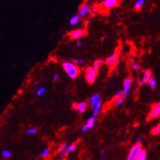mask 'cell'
<instances>
[{
    "label": "cell",
    "instance_id": "1",
    "mask_svg": "<svg viewBox=\"0 0 160 160\" xmlns=\"http://www.w3.org/2000/svg\"><path fill=\"white\" fill-rule=\"evenodd\" d=\"M63 68L70 79H74L79 75L80 69L79 66L72 62H64L63 63Z\"/></svg>",
    "mask_w": 160,
    "mask_h": 160
},
{
    "label": "cell",
    "instance_id": "2",
    "mask_svg": "<svg viewBox=\"0 0 160 160\" xmlns=\"http://www.w3.org/2000/svg\"><path fill=\"white\" fill-rule=\"evenodd\" d=\"M98 76V70L94 67H87L85 70V79L89 84H93Z\"/></svg>",
    "mask_w": 160,
    "mask_h": 160
},
{
    "label": "cell",
    "instance_id": "3",
    "mask_svg": "<svg viewBox=\"0 0 160 160\" xmlns=\"http://www.w3.org/2000/svg\"><path fill=\"white\" fill-rule=\"evenodd\" d=\"M119 55H120V48H117L115 51L114 52V54L112 55H110L107 58L106 61H105V63L107 64L108 67L110 68H114L115 67V65L118 63L119 61Z\"/></svg>",
    "mask_w": 160,
    "mask_h": 160
},
{
    "label": "cell",
    "instance_id": "4",
    "mask_svg": "<svg viewBox=\"0 0 160 160\" xmlns=\"http://www.w3.org/2000/svg\"><path fill=\"white\" fill-rule=\"evenodd\" d=\"M160 116V103H154L151 105L150 110L147 115V121L154 119Z\"/></svg>",
    "mask_w": 160,
    "mask_h": 160
},
{
    "label": "cell",
    "instance_id": "5",
    "mask_svg": "<svg viewBox=\"0 0 160 160\" xmlns=\"http://www.w3.org/2000/svg\"><path fill=\"white\" fill-rule=\"evenodd\" d=\"M143 149V146H142V143H136L134 145L133 147L130 148V151H129V154L127 155V160H134L135 158L138 155V154L139 153L140 151Z\"/></svg>",
    "mask_w": 160,
    "mask_h": 160
},
{
    "label": "cell",
    "instance_id": "6",
    "mask_svg": "<svg viewBox=\"0 0 160 160\" xmlns=\"http://www.w3.org/2000/svg\"><path fill=\"white\" fill-rule=\"evenodd\" d=\"M87 34V30L84 29H76L72 30L70 33V38L71 39H80V38L85 36Z\"/></svg>",
    "mask_w": 160,
    "mask_h": 160
},
{
    "label": "cell",
    "instance_id": "7",
    "mask_svg": "<svg viewBox=\"0 0 160 160\" xmlns=\"http://www.w3.org/2000/svg\"><path fill=\"white\" fill-rule=\"evenodd\" d=\"M152 77V72L150 70H145L142 74V76L140 77L139 80V84L140 86H143L144 84L148 83L149 80Z\"/></svg>",
    "mask_w": 160,
    "mask_h": 160
},
{
    "label": "cell",
    "instance_id": "8",
    "mask_svg": "<svg viewBox=\"0 0 160 160\" xmlns=\"http://www.w3.org/2000/svg\"><path fill=\"white\" fill-rule=\"evenodd\" d=\"M95 121H96V117L92 116L90 117L88 120H87V123L84 125L83 127H82V129H81V132L82 133H85V132H87L88 130H90V129H92L94 126V124H95Z\"/></svg>",
    "mask_w": 160,
    "mask_h": 160
},
{
    "label": "cell",
    "instance_id": "9",
    "mask_svg": "<svg viewBox=\"0 0 160 160\" xmlns=\"http://www.w3.org/2000/svg\"><path fill=\"white\" fill-rule=\"evenodd\" d=\"M131 84H132V79L130 77H127L124 79L123 90V94L124 97H127L130 94Z\"/></svg>",
    "mask_w": 160,
    "mask_h": 160
},
{
    "label": "cell",
    "instance_id": "10",
    "mask_svg": "<svg viewBox=\"0 0 160 160\" xmlns=\"http://www.w3.org/2000/svg\"><path fill=\"white\" fill-rule=\"evenodd\" d=\"M90 9V5L88 3H85L82 4L81 7H79V14L78 15L80 18H83L87 15V14L89 13V10Z\"/></svg>",
    "mask_w": 160,
    "mask_h": 160
},
{
    "label": "cell",
    "instance_id": "11",
    "mask_svg": "<svg viewBox=\"0 0 160 160\" xmlns=\"http://www.w3.org/2000/svg\"><path fill=\"white\" fill-rule=\"evenodd\" d=\"M120 0H103V4L107 9H112L119 6Z\"/></svg>",
    "mask_w": 160,
    "mask_h": 160
},
{
    "label": "cell",
    "instance_id": "12",
    "mask_svg": "<svg viewBox=\"0 0 160 160\" xmlns=\"http://www.w3.org/2000/svg\"><path fill=\"white\" fill-rule=\"evenodd\" d=\"M100 94H94L93 96L90 97V106L92 108H94V107H95L97 105V103H99L100 101Z\"/></svg>",
    "mask_w": 160,
    "mask_h": 160
},
{
    "label": "cell",
    "instance_id": "13",
    "mask_svg": "<svg viewBox=\"0 0 160 160\" xmlns=\"http://www.w3.org/2000/svg\"><path fill=\"white\" fill-rule=\"evenodd\" d=\"M87 108V102H81L77 103L76 110L79 111V113L83 114L84 113Z\"/></svg>",
    "mask_w": 160,
    "mask_h": 160
},
{
    "label": "cell",
    "instance_id": "14",
    "mask_svg": "<svg viewBox=\"0 0 160 160\" xmlns=\"http://www.w3.org/2000/svg\"><path fill=\"white\" fill-rule=\"evenodd\" d=\"M77 145H78V143H72L71 145H70L69 147H67V148L65 150V151H64V154H65V156H68L69 154H70L71 152H73V151H74L75 150V149H76L77 147Z\"/></svg>",
    "mask_w": 160,
    "mask_h": 160
},
{
    "label": "cell",
    "instance_id": "15",
    "mask_svg": "<svg viewBox=\"0 0 160 160\" xmlns=\"http://www.w3.org/2000/svg\"><path fill=\"white\" fill-rule=\"evenodd\" d=\"M147 150L142 149V150L140 151L139 153L138 154V155L135 158L134 160H147Z\"/></svg>",
    "mask_w": 160,
    "mask_h": 160
},
{
    "label": "cell",
    "instance_id": "16",
    "mask_svg": "<svg viewBox=\"0 0 160 160\" xmlns=\"http://www.w3.org/2000/svg\"><path fill=\"white\" fill-rule=\"evenodd\" d=\"M144 3H145V0H137L134 4V10L135 11H140L142 10V8L143 7Z\"/></svg>",
    "mask_w": 160,
    "mask_h": 160
},
{
    "label": "cell",
    "instance_id": "17",
    "mask_svg": "<svg viewBox=\"0 0 160 160\" xmlns=\"http://www.w3.org/2000/svg\"><path fill=\"white\" fill-rule=\"evenodd\" d=\"M80 21V17L78 15V14H75V15H73L71 17L69 20V23L71 26H75L77 24L79 23V22Z\"/></svg>",
    "mask_w": 160,
    "mask_h": 160
},
{
    "label": "cell",
    "instance_id": "18",
    "mask_svg": "<svg viewBox=\"0 0 160 160\" xmlns=\"http://www.w3.org/2000/svg\"><path fill=\"white\" fill-rule=\"evenodd\" d=\"M101 108H102V102H101V100H100L99 102L97 103L96 106L93 108V116L97 117V115L99 114Z\"/></svg>",
    "mask_w": 160,
    "mask_h": 160
},
{
    "label": "cell",
    "instance_id": "19",
    "mask_svg": "<svg viewBox=\"0 0 160 160\" xmlns=\"http://www.w3.org/2000/svg\"><path fill=\"white\" fill-rule=\"evenodd\" d=\"M125 99H126V97L122 96L119 98V99H117L116 100H114V107H117L122 106L124 102H125Z\"/></svg>",
    "mask_w": 160,
    "mask_h": 160
},
{
    "label": "cell",
    "instance_id": "20",
    "mask_svg": "<svg viewBox=\"0 0 160 160\" xmlns=\"http://www.w3.org/2000/svg\"><path fill=\"white\" fill-rule=\"evenodd\" d=\"M150 133L153 135H158L160 134V123L157 126L152 128V130H150Z\"/></svg>",
    "mask_w": 160,
    "mask_h": 160
},
{
    "label": "cell",
    "instance_id": "21",
    "mask_svg": "<svg viewBox=\"0 0 160 160\" xmlns=\"http://www.w3.org/2000/svg\"><path fill=\"white\" fill-rule=\"evenodd\" d=\"M156 80L154 78V77H151L150 78V79L149 80V82H148V85H149V87H150V89H154L155 87H156Z\"/></svg>",
    "mask_w": 160,
    "mask_h": 160
},
{
    "label": "cell",
    "instance_id": "22",
    "mask_svg": "<svg viewBox=\"0 0 160 160\" xmlns=\"http://www.w3.org/2000/svg\"><path fill=\"white\" fill-rule=\"evenodd\" d=\"M103 63V61L102 59H97L94 61V66L93 67L96 69V70H99V68L102 65Z\"/></svg>",
    "mask_w": 160,
    "mask_h": 160
},
{
    "label": "cell",
    "instance_id": "23",
    "mask_svg": "<svg viewBox=\"0 0 160 160\" xmlns=\"http://www.w3.org/2000/svg\"><path fill=\"white\" fill-rule=\"evenodd\" d=\"M12 155V154L9 150H3L2 151V156L5 158V159H8V158H10Z\"/></svg>",
    "mask_w": 160,
    "mask_h": 160
},
{
    "label": "cell",
    "instance_id": "24",
    "mask_svg": "<svg viewBox=\"0 0 160 160\" xmlns=\"http://www.w3.org/2000/svg\"><path fill=\"white\" fill-rule=\"evenodd\" d=\"M49 154H50V149H49V148H45V149L41 152L40 156L43 157V158H46V157L48 156Z\"/></svg>",
    "mask_w": 160,
    "mask_h": 160
},
{
    "label": "cell",
    "instance_id": "25",
    "mask_svg": "<svg viewBox=\"0 0 160 160\" xmlns=\"http://www.w3.org/2000/svg\"><path fill=\"white\" fill-rule=\"evenodd\" d=\"M46 92V88L45 87H40L39 89H38L36 91L37 95H39V96H42V95H43Z\"/></svg>",
    "mask_w": 160,
    "mask_h": 160
},
{
    "label": "cell",
    "instance_id": "26",
    "mask_svg": "<svg viewBox=\"0 0 160 160\" xmlns=\"http://www.w3.org/2000/svg\"><path fill=\"white\" fill-rule=\"evenodd\" d=\"M36 133L37 128H35V127H31V128H29L28 130H26V134H34Z\"/></svg>",
    "mask_w": 160,
    "mask_h": 160
},
{
    "label": "cell",
    "instance_id": "27",
    "mask_svg": "<svg viewBox=\"0 0 160 160\" xmlns=\"http://www.w3.org/2000/svg\"><path fill=\"white\" fill-rule=\"evenodd\" d=\"M67 145H68L67 143H63L61 144L59 147V152H64L65 150L67 148V147H68Z\"/></svg>",
    "mask_w": 160,
    "mask_h": 160
},
{
    "label": "cell",
    "instance_id": "28",
    "mask_svg": "<svg viewBox=\"0 0 160 160\" xmlns=\"http://www.w3.org/2000/svg\"><path fill=\"white\" fill-rule=\"evenodd\" d=\"M130 67H131V69H132V70H135V71H137V70H139L140 69L139 65L138 63H133L131 64Z\"/></svg>",
    "mask_w": 160,
    "mask_h": 160
},
{
    "label": "cell",
    "instance_id": "29",
    "mask_svg": "<svg viewBox=\"0 0 160 160\" xmlns=\"http://www.w3.org/2000/svg\"><path fill=\"white\" fill-rule=\"evenodd\" d=\"M123 96V90H119V91H117L116 94H114V99L116 100L117 99H119L120 97Z\"/></svg>",
    "mask_w": 160,
    "mask_h": 160
},
{
    "label": "cell",
    "instance_id": "30",
    "mask_svg": "<svg viewBox=\"0 0 160 160\" xmlns=\"http://www.w3.org/2000/svg\"><path fill=\"white\" fill-rule=\"evenodd\" d=\"M98 12V10H97L96 8H94V7H92V8H90V10H89V14H90V16H94L95 14Z\"/></svg>",
    "mask_w": 160,
    "mask_h": 160
},
{
    "label": "cell",
    "instance_id": "31",
    "mask_svg": "<svg viewBox=\"0 0 160 160\" xmlns=\"http://www.w3.org/2000/svg\"><path fill=\"white\" fill-rule=\"evenodd\" d=\"M74 63L75 64H82L84 63V59H81V58L74 59Z\"/></svg>",
    "mask_w": 160,
    "mask_h": 160
},
{
    "label": "cell",
    "instance_id": "32",
    "mask_svg": "<svg viewBox=\"0 0 160 160\" xmlns=\"http://www.w3.org/2000/svg\"><path fill=\"white\" fill-rule=\"evenodd\" d=\"M59 80V74L55 73L53 75V81L54 83H56Z\"/></svg>",
    "mask_w": 160,
    "mask_h": 160
},
{
    "label": "cell",
    "instance_id": "33",
    "mask_svg": "<svg viewBox=\"0 0 160 160\" xmlns=\"http://www.w3.org/2000/svg\"><path fill=\"white\" fill-rule=\"evenodd\" d=\"M105 155H106V153H105V151H102V152L100 153V159L103 160L104 158H105Z\"/></svg>",
    "mask_w": 160,
    "mask_h": 160
},
{
    "label": "cell",
    "instance_id": "34",
    "mask_svg": "<svg viewBox=\"0 0 160 160\" xmlns=\"http://www.w3.org/2000/svg\"><path fill=\"white\" fill-rule=\"evenodd\" d=\"M76 46L77 47H81L82 46V42L80 39H77L76 40Z\"/></svg>",
    "mask_w": 160,
    "mask_h": 160
},
{
    "label": "cell",
    "instance_id": "35",
    "mask_svg": "<svg viewBox=\"0 0 160 160\" xmlns=\"http://www.w3.org/2000/svg\"><path fill=\"white\" fill-rule=\"evenodd\" d=\"M64 157H65V154H64V152H59L60 159H63Z\"/></svg>",
    "mask_w": 160,
    "mask_h": 160
},
{
    "label": "cell",
    "instance_id": "36",
    "mask_svg": "<svg viewBox=\"0 0 160 160\" xmlns=\"http://www.w3.org/2000/svg\"><path fill=\"white\" fill-rule=\"evenodd\" d=\"M142 142H143V139H142V137H139V138L137 139V143H142Z\"/></svg>",
    "mask_w": 160,
    "mask_h": 160
},
{
    "label": "cell",
    "instance_id": "37",
    "mask_svg": "<svg viewBox=\"0 0 160 160\" xmlns=\"http://www.w3.org/2000/svg\"><path fill=\"white\" fill-rule=\"evenodd\" d=\"M76 108H77V103H72V109L76 110Z\"/></svg>",
    "mask_w": 160,
    "mask_h": 160
},
{
    "label": "cell",
    "instance_id": "38",
    "mask_svg": "<svg viewBox=\"0 0 160 160\" xmlns=\"http://www.w3.org/2000/svg\"><path fill=\"white\" fill-rule=\"evenodd\" d=\"M35 160H40V159H35Z\"/></svg>",
    "mask_w": 160,
    "mask_h": 160
},
{
    "label": "cell",
    "instance_id": "39",
    "mask_svg": "<svg viewBox=\"0 0 160 160\" xmlns=\"http://www.w3.org/2000/svg\"><path fill=\"white\" fill-rule=\"evenodd\" d=\"M159 103H160V102H159Z\"/></svg>",
    "mask_w": 160,
    "mask_h": 160
}]
</instances>
